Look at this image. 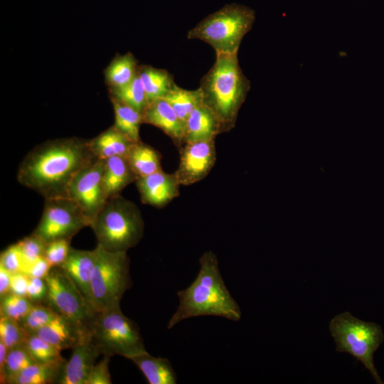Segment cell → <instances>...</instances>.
<instances>
[{"label":"cell","mask_w":384,"mask_h":384,"mask_svg":"<svg viewBox=\"0 0 384 384\" xmlns=\"http://www.w3.org/2000/svg\"><path fill=\"white\" fill-rule=\"evenodd\" d=\"M329 330L336 345V351L346 353L362 363L375 383L383 384L374 365L373 355L382 344L384 335L381 326L362 321L345 311L334 316Z\"/></svg>","instance_id":"6"},{"label":"cell","mask_w":384,"mask_h":384,"mask_svg":"<svg viewBox=\"0 0 384 384\" xmlns=\"http://www.w3.org/2000/svg\"><path fill=\"white\" fill-rule=\"evenodd\" d=\"M18 245L20 247L23 262V270L32 265L36 260L44 255L47 242L35 233L23 238L19 240Z\"/></svg>","instance_id":"34"},{"label":"cell","mask_w":384,"mask_h":384,"mask_svg":"<svg viewBox=\"0 0 384 384\" xmlns=\"http://www.w3.org/2000/svg\"><path fill=\"white\" fill-rule=\"evenodd\" d=\"M29 335L20 322L0 316V341L8 350L25 345Z\"/></svg>","instance_id":"33"},{"label":"cell","mask_w":384,"mask_h":384,"mask_svg":"<svg viewBox=\"0 0 384 384\" xmlns=\"http://www.w3.org/2000/svg\"><path fill=\"white\" fill-rule=\"evenodd\" d=\"M142 371L149 384H176L177 375L170 361L154 357L147 351L129 358Z\"/></svg>","instance_id":"21"},{"label":"cell","mask_w":384,"mask_h":384,"mask_svg":"<svg viewBox=\"0 0 384 384\" xmlns=\"http://www.w3.org/2000/svg\"><path fill=\"white\" fill-rule=\"evenodd\" d=\"M70 239H59L47 243L43 257L53 267L61 265L65 260L70 249Z\"/></svg>","instance_id":"35"},{"label":"cell","mask_w":384,"mask_h":384,"mask_svg":"<svg viewBox=\"0 0 384 384\" xmlns=\"http://www.w3.org/2000/svg\"><path fill=\"white\" fill-rule=\"evenodd\" d=\"M255 20V13L250 8L228 4L201 20L188 32L187 38L210 45L215 54H235Z\"/></svg>","instance_id":"5"},{"label":"cell","mask_w":384,"mask_h":384,"mask_svg":"<svg viewBox=\"0 0 384 384\" xmlns=\"http://www.w3.org/2000/svg\"><path fill=\"white\" fill-rule=\"evenodd\" d=\"M96 159L89 140L77 137L48 140L27 154L19 165L17 180L45 199L67 197L75 175Z\"/></svg>","instance_id":"1"},{"label":"cell","mask_w":384,"mask_h":384,"mask_svg":"<svg viewBox=\"0 0 384 384\" xmlns=\"http://www.w3.org/2000/svg\"><path fill=\"white\" fill-rule=\"evenodd\" d=\"M140 198L144 204L163 208L180 194V186L174 173L163 170L139 177L135 181Z\"/></svg>","instance_id":"13"},{"label":"cell","mask_w":384,"mask_h":384,"mask_svg":"<svg viewBox=\"0 0 384 384\" xmlns=\"http://www.w3.org/2000/svg\"><path fill=\"white\" fill-rule=\"evenodd\" d=\"M143 124L153 125L163 131L176 147L184 144L185 124L170 104L164 98L149 101L142 112Z\"/></svg>","instance_id":"15"},{"label":"cell","mask_w":384,"mask_h":384,"mask_svg":"<svg viewBox=\"0 0 384 384\" xmlns=\"http://www.w3.org/2000/svg\"><path fill=\"white\" fill-rule=\"evenodd\" d=\"M58 315V314L46 304L34 303L20 324L28 334H32L48 324Z\"/></svg>","instance_id":"32"},{"label":"cell","mask_w":384,"mask_h":384,"mask_svg":"<svg viewBox=\"0 0 384 384\" xmlns=\"http://www.w3.org/2000/svg\"><path fill=\"white\" fill-rule=\"evenodd\" d=\"M137 178L126 156H117L105 160L102 181L107 199L120 194Z\"/></svg>","instance_id":"19"},{"label":"cell","mask_w":384,"mask_h":384,"mask_svg":"<svg viewBox=\"0 0 384 384\" xmlns=\"http://www.w3.org/2000/svg\"><path fill=\"white\" fill-rule=\"evenodd\" d=\"M110 356H104L102 359L95 364L86 379L85 384H111V376L109 372Z\"/></svg>","instance_id":"37"},{"label":"cell","mask_w":384,"mask_h":384,"mask_svg":"<svg viewBox=\"0 0 384 384\" xmlns=\"http://www.w3.org/2000/svg\"><path fill=\"white\" fill-rule=\"evenodd\" d=\"M219 121L203 104L195 108L185 123L184 144L215 139L222 134Z\"/></svg>","instance_id":"18"},{"label":"cell","mask_w":384,"mask_h":384,"mask_svg":"<svg viewBox=\"0 0 384 384\" xmlns=\"http://www.w3.org/2000/svg\"><path fill=\"white\" fill-rule=\"evenodd\" d=\"M25 345L16 347L8 351L1 383L7 382L15 377L25 368L36 363Z\"/></svg>","instance_id":"29"},{"label":"cell","mask_w":384,"mask_h":384,"mask_svg":"<svg viewBox=\"0 0 384 384\" xmlns=\"http://www.w3.org/2000/svg\"><path fill=\"white\" fill-rule=\"evenodd\" d=\"M66 361L52 363H36L10 379L9 384L56 383Z\"/></svg>","instance_id":"25"},{"label":"cell","mask_w":384,"mask_h":384,"mask_svg":"<svg viewBox=\"0 0 384 384\" xmlns=\"http://www.w3.org/2000/svg\"><path fill=\"white\" fill-rule=\"evenodd\" d=\"M72 350V355L65 361L56 383L85 384L95 360L100 355L90 333Z\"/></svg>","instance_id":"14"},{"label":"cell","mask_w":384,"mask_h":384,"mask_svg":"<svg viewBox=\"0 0 384 384\" xmlns=\"http://www.w3.org/2000/svg\"><path fill=\"white\" fill-rule=\"evenodd\" d=\"M29 277L23 272L11 274V292L27 297Z\"/></svg>","instance_id":"40"},{"label":"cell","mask_w":384,"mask_h":384,"mask_svg":"<svg viewBox=\"0 0 384 384\" xmlns=\"http://www.w3.org/2000/svg\"><path fill=\"white\" fill-rule=\"evenodd\" d=\"M88 329L103 356L119 355L129 359L146 351L139 326L122 313L119 306L97 311Z\"/></svg>","instance_id":"7"},{"label":"cell","mask_w":384,"mask_h":384,"mask_svg":"<svg viewBox=\"0 0 384 384\" xmlns=\"http://www.w3.org/2000/svg\"><path fill=\"white\" fill-rule=\"evenodd\" d=\"M11 273L0 265V298L11 292Z\"/></svg>","instance_id":"41"},{"label":"cell","mask_w":384,"mask_h":384,"mask_svg":"<svg viewBox=\"0 0 384 384\" xmlns=\"http://www.w3.org/2000/svg\"><path fill=\"white\" fill-rule=\"evenodd\" d=\"M0 316L21 322L33 304L27 297L9 292L0 298Z\"/></svg>","instance_id":"31"},{"label":"cell","mask_w":384,"mask_h":384,"mask_svg":"<svg viewBox=\"0 0 384 384\" xmlns=\"http://www.w3.org/2000/svg\"><path fill=\"white\" fill-rule=\"evenodd\" d=\"M138 74L149 102L164 98L175 83L173 75L165 69L142 65L139 67Z\"/></svg>","instance_id":"24"},{"label":"cell","mask_w":384,"mask_h":384,"mask_svg":"<svg viewBox=\"0 0 384 384\" xmlns=\"http://www.w3.org/2000/svg\"><path fill=\"white\" fill-rule=\"evenodd\" d=\"M164 99L170 104L184 124L191 112L203 104L200 88L188 90L180 87L176 83Z\"/></svg>","instance_id":"27"},{"label":"cell","mask_w":384,"mask_h":384,"mask_svg":"<svg viewBox=\"0 0 384 384\" xmlns=\"http://www.w3.org/2000/svg\"><path fill=\"white\" fill-rule=\"evenodd\" d=\"M28 351L38 363H52L65 361L60 350L36 334H30L25 343Z\"/></svg>","instance_id":"30"},{"label":"cell","mask_w":384,"mask_h":384,"mask_svg":"<svg viewBox=\"0 0 384 384\" xmlns=\"http://www.w3.org/2000/svg\"><path fill=\"white\" fill-rule=\"evenodd\" d=\"M126 158L138 178L162 170L160 153L142 141L132 144Z\"/></svg>","instance_id":"22"},{"label":"cell","mask_w":384,"mask_h":384,"mask_svg":"<svg viewBox=\"0 0 384 384\" xmlns=\"http://www.w3.org/2000/svg\"><path fill=\"white\" fill-rule=\"evenodd\" d=\"M8 348L6 345L0 341V378L3 376L4 366L8 353Z\"/></svg>","instance_id":"42"},{"label":"cell","mask_w":384,"mask_h":384,"mask_svg":"<svg viewBox=\"0 0 384 384\" xmlns=\"http://www.w3.org/2000/svg\"><path fill=\"white\" fill-rule=\"evenodd\" d=\"M96 261L90 282L91 304L96 311L119 306L132 285L127 252H109L97 245Z\"/></svg>","instance_id":"8"},{"label":"cell","mask_w":384,"mask_h":384,"mask_svg":"<svg viewBox=\"0 0 384 384\" xmlns=\"http://www.w3.org/2000/svg\"><path fill=\"white\" fill-rule=\"evenodd\" d=\"M179 150V163L174 174L181 186L199 182L215 166V139L185 143Z\"/></svg>","instance_id":"12"},{"label":"cell","mask_w":384,"mask_h":384,"mask_svg":"<svg viewBox=\"0 0 384 384\" xmlns=\"http://www.w3.org/2000/svg\"><path fill=\"white\" fill-rule=\"evenodd\" d=\"M105 160L96 159L82 168L70 182L67 197L82 210L90 225L107 201L104 186Z\"/></svg>","instance_id":"11"},{"label":"cell","mask_w":384,"mask_h":384,"mask_svg":"<svg viewBox=\"0 0 384 384\" xmlns=\"http://www.w3.org/2000/svg\"><path fill=\"white\" fill-rule=\"evenodd\" d=\"M48 287L45 279L30 277L27 290V297L33 303H46Z\"/></svg>","instance_id":"38"},{"label":"cell","mask_w":384,"mask_h":384,"mask_svg":"<svg viewBox=\"0 0 384 384\" xmlns=\"http://www.w3.org/2000/svg\"><path fill=\"white\" fill-rule=\"evenodd\" d=\"M45 280L48 287L46 304L57 314L88 329L97 311L68 274L60 266L53 267Z\"/></svg>","instance_id":"9"},{"label":"cell","mask_w":384,"mask_h":384,"mask_svg":"<svg viewBox=\"0 0 384 384\" xmlns=\"http://www.w3.org/2000/svg\"><path fill=\"white\" fill-rule=\"evenodd\" d=\"M199 88L203 104L215 114L223 133L232 130L250 89V82L240 67L238 53L216 54L215 61L202 77Z\"/></svg>","instance_id":"3"},{"label":"cell","mask_w":384,"mask_h":384,"mask_svg":"<svg viewBox=\"0 0 384 384\" xmlns=\"http://www.w3.org/2000/svg\"><path fill=\"white\" fill-rule=\"evenodd\" d=\"M90 227L104 250L127 252L142 238L144 223L137 205L119 194L107 200Z\"/></svg>","instance_id":"4"},{"label":"cell","mask_w":384,"mask_h":384,"mask_svg":"<svg viewBox=\"0 0 384 384\" xmlns=\"http://www.w3.org/2000/svg\"><path fill=\"white\" fill-rule=\"evenodd\" d=\"M0 265L10 273L14 274L23 270V262L18 243L13 244L1 252Z\"/></svg>","instance_id":"36"},{"label":"cell","mask_w":384,"mask_h":384,"mask_svg":"<svg viewBox=\"0 0 384 384\" xmlns=\"http://www.w3.org/2000/svg\"><path fill=\"white\" fill-rule=\"evenodd\" d=\"M51 268L52 266L49 262L43 256L31 265L25 273L30 277L45 279Z\"/></svg>","instance_id":"39"},{"label":"cell","mask_w":384,"mask_h":384,"mask_svg":"<svg viewBox=\"0 0 384 384\" xmlns=\"http://www.w3.org/2000/svg\"><path fill=\"white\" fill-rule=\"evenodd\" d=\"M89 333L88 329L58 314L33 334L62 351L73 349Z\"/></svg>","instance_id":"17"},{"label":"cell","mask_w":384,"mask_h":384,"mask_svg":"<svg viewBox=\"0 0 384 384\" xmlns=\"http://www.w3.org/2000/svg\"><path fill=\"white\" fill-rule=\"evenodd\" d=\"M199 264L193 282L176 293L179 304L168 322V329L183 320L200 316H220L234 321L241 319L240 308L223 281L216 255L205 252Z\"/></svg>","instance_id":"2"},{"label":"cell","mask_w":384,"mask_h":384,"mask_svg":"<svg viewBox=\"0 0 384 384\" xmlns=\"http://www.w3.org/2000/svg\"><path fill=\"white\" fill-rule=\"evenodd\" d=\"M133 143L114 125L89 139L92 154L96 158L103 160L117 156H126Z\"/></svg>","instance_id":"20"},{"label":"cell","mask_w":384,"mask_h":384,"mask_svg":"<svg viewBox=\"0 0 384 384\" xmlns=\"http://www.w3.org/2000/svg\"><path fill=\"white\" fill-rule=\"evenodd\" d=\"M114 112V124L119 131L134 143L141 141L139 130L143 124L142 114L132 107L110 97Z\"/></svg>","instance_id":"26"},{"label":"cell","mask_w":384,"mask_h":384,"mask_svg":"<svg viewBox=\"0 0 384 384\" xmlns=\"http://www.w3.org/2000/svg\"><path fill=\"white\" fill-rule=\"evenodd\" d=\"M90 222L80 207L68 197L45 199L41 218L33 232L47 243L72 239Z\"/></svg>","instance_id":"10"},{"label":"cell","mask_w":384,"mask_h":384,"mask_svg":"<svg viewBox=\"0 0 384 384\" xmlns=\"http://www.w3.org/2000/svg\"><path fill=\"white\" fill-rule=\"evenodd\" d=\"M110 97L132 107L142 114L149 100L139 74L129 84L117 88H109Z\"/></svg>","instance_id":"28"},{"label":"cell","mask_w":384,"mask_h":384,"mask_svg":"<svg viewBox=\"0 0 384 384\" xmlns=\"http://www.w3.org/2000/svg\"><path fill=\"white\" fill-rule=\"evenodd\" d=\"M138 61L131 53L117 55L105 69V80L109 88H117L131 82L138 75Z\"/></svg>","instance_id":"23"},{"label":"cell","mask_w":384,"mask_h":384,"mask_svg":"<svg viewBox=\"0 0 384 384\" xmlns=\"http://www.w3.org/2000/svg\"><path fill=\"white\" fill-rule=\"evenodd\" d=\"M95 261V249L84 250L70 247L65 260L60 265L92 307L90 282Z\"/></svg>","instance_id":"16"}]
</instances>
